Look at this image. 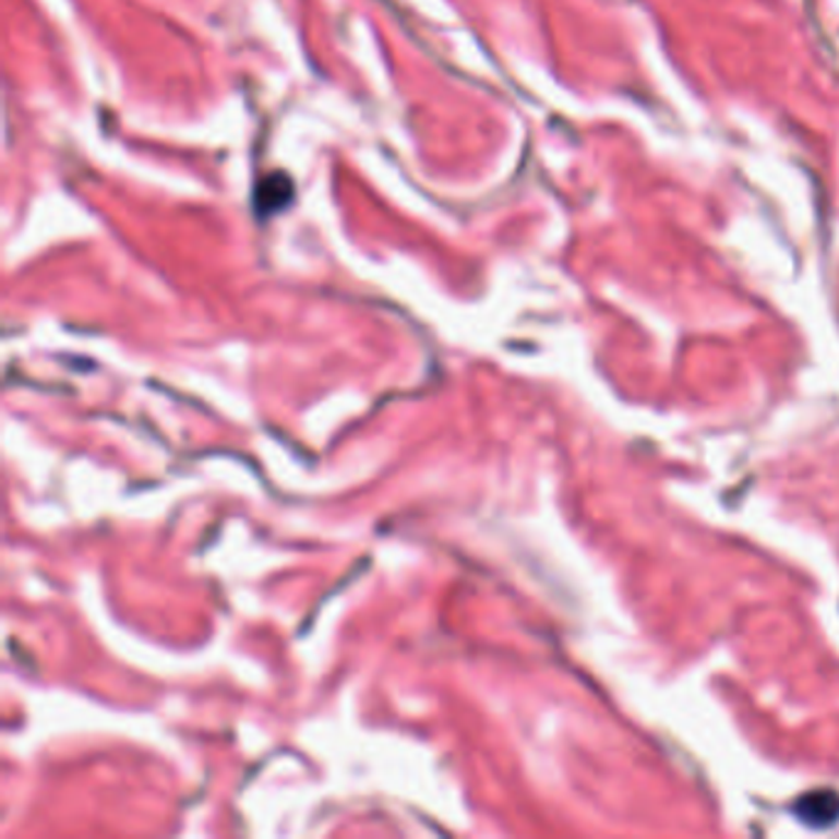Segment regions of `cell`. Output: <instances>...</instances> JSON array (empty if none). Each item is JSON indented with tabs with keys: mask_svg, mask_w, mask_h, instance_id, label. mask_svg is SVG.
I'll return each instance as SVG.
<instances>
[{
	"mask_svg": "<svg viewBox=\"0 0 839 839\" xmlns=\"http://www.w3.org/2000/svg\"><path fill=\"white\" fill-rule=\"evenodd\" d=\"M795 813L807 825L827 827V825L837 823V817H839V795L829 793V790H817V793H810L805 798H800Z\"/></svg>",
	"mask_w": 839,
	"mask_h": 839,
	"instance_id": "cell-1",
	"label": "cell"
},
{
	"mask_svg": "<svg viewBox=\"0 0 839 839\" xmlns=\"http://www.w3.org/2000/svg\"><path fill=\"white\" fill-rule=\"evenodd\" d=\"M291 195H293V188L291 182H288V178L272 176L259 185L256 205L262 209V215H268V212H278L284 205H288Z\"/></svg>",
	"mask_w": 839,
	"mask_h": 839,
	"instance_id": "cell-2",
	"label": "cell"
}]
</instances>
